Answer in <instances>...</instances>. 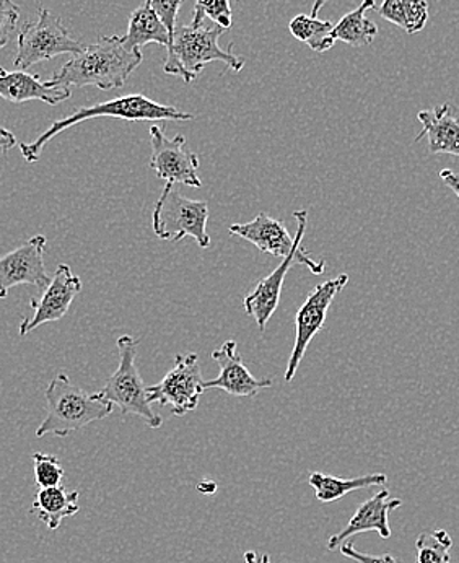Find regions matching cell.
<instances>
[{"label": "cell", "instance_id": "obj_5", "mask_svg": "<svg viewBox=\"0 0 459 563\" xmlns=\"http://www.w3.org/2000/svg\"><path fill=\"white\" fill-rule=\"evenodd\" d=\"M119 352L118 369L110 376L101 389V398L119 407L122 416H138L152 429H159L163 423L162 417L152 409L149 401L147 385L139 373L138 358L139 341L132 335L124 334L116 342Z\"/></svg>", "mask_w": 459, "mask_h": 563}, {"label": "cell", "instance_id": "obj_1", "mask_svg": "<svg viewBox=\"0 0 459 563\" xmlns=\"http://www.w3.org/2000/svg\"><path fill=\"white\" fill-rule=\"evenodd\" d=\"M142 64L141 51H128L121 36H103L84 47L69 63L64 64L50 87H97L113 90L124 87L131 74Z\"/></svg>", "mask_w": 459, "mask_h": 563}, {"label": "cell", "instance_id": "obj_34", "mask_svg": "<svg viewBox=\"0 0 459 563\" xmlns=\"http://www.w3.org/2000/svg\"><path fill=\"white\" fill-rule=\"evenodd\" d=\"M326 2H328V0H315V3H313L312 16H315L316 19V16H318L319 10L325 7Z\"/></svg>", "mask_w": 459, "mask_h": 563}, {"label": "cell", "instance_id": "obj_25", "mask_svg": "<svg viewBox=\"0 0 459 563\" xmlns=\"http://www.w3.org/2000/svg\"><path fill=\"white\" fill-rule=\"evenodd\" d=\"M453 539L445 529L422 532L416 541L417 563H451Z\"/></svg>", "mask_w": 459, "mask_h": 563}, {"label": "cell", "instance_id": "obj_3", "mask_svg": "<svg viewBox=\"0 0 459 563\" xmlns=\"http://www.w3.org/2000/svg\"><path fill=\"white\" fill-rule=\"evenodd\" d=\"M46 419L36 430V439L56 435L59 439L84 429L98 420L107 419L113 410V404L101 398L100 393L88 395L73 385L66 373H59L47 386Z\"/></svg>", "mask_w": 459, "mask_h": 563}, {"label": "cell", "instance_id": "obj_6", "mask_svg": "<svg viewBox=\"0 0 459 563\" xmlns=\"http://www.w3.org/2000/svg\"><path fill=\"white\" fill-rule=\"evenodd\" d=\"M209 203L179 195L173 183H166L152 213L153 233L163 242L179 243L186 236L196 240L203 250L210 246L207 233Z\"/></svg>", "mask_w": 459, "mask_h": 563}, {"label": "cell", "instance_id": "obj_16", "mask_svg": "<svg viewBox=\"0 0 459 563\" xmlns=\"http://www.w3.org/2000/svg\"><path fill=\"white\" fill-rule=\"evenodd\" d=\"M400 507H403V500L401 498H390V492L383 488L357 508L356 514L352 515L349 523L341 532L329 538L328 551L341 548L347 539L356 534H362V532L375 531L383 539H390V514Z\"/></svg>", "mask_w": 459, "mask_h": 563}, {"label": "cell", "instance_id": "obj_11", "mask_svg": "<svg viewBox=\"0 0 459 563\" xmlns=\"http://www.w3.org/2000/svg\"><path fill=\"white\" fill-rule=\"evenodd\" d=\"M152 157L149 166L156 173L160 179L166 183H179V185L200 188L199 169L200 161L193 152L185 151V135L166 137V132L160 125H151Z\"/></svg>", "mask_w": 459, "mask_h": 563}, {"label": "cell", "instance_id": "obj_10", "mask_svg": "<svg viewBox=\"0 0 459 563\" xmlns=\"http://www.w3.org/2000/svg\"><path fill=\"white\" fill-rule=\"evenodd\" d=\"M294 263L302 264L315 276L325 274V261L312 260L309 253L300 247V250L294 251L291 256L282 260V263L267 277L258 282L256 287L244 297L243 305L244 311L256 321L261 332L266 331L269 320L281 303L282 287H284L285 277H287Z\"/></svg>", "mask_w": 459, "mask_h": 563}, {"label": "cell", "instance_id": "obj_30", "mask_svg": "<svg viewBox=\"0 0 459 563\" xmlns=\"http://www.w3.org/2000/svg\"><path fill=\"white\" fill-rule=\"evenodd\" d=\"M341 554L345 555V558L350 559V561L359 563H400L390 554L380 555V558L363 554V552L357 551L350 542H345V544L341 545Z\"/></svg>", "mask_w": 459, "mask_h": 563}, {"label": "cell", "instance_id": "obj_7", "mask_svg": "<svg viewBox=\"0 0 459 563\" xmlns=\"http://www.w3.org/2000/svg\"><path fill=\"white\" fill-rule=\"evenodd\" d=\"M81 51L84 46L80 41L70 36L66 26L63 25V20L41 7L39 20L35 23H26L20 30L19 51L13 64L17 70H25L61 54L76 56Z\"/></svg>", "mask_w": 459, "mask_h": 563}, {"label": "cell", "instance_id": "obj_2", "mask_svg": "<svg viewBox=\"0 0 459 563\" xmlns=\"http://www.w3.org/2000/svg\"><path fill=\"white\" fill-rule=\"evenodd\" d=\"M95 118H114V120H124L131 122L138 121H192L193 114L183 113L170 104H160L151 98L141 93L125 95V97L114 98L105 103L94 104V107L78 108L73 114L63 120L53 122L50 129L36 139L32 144L20 142L19 147L23 158L32 165L40 161L41 152L46 147L47 142L53 141L57 134L74 128L80 122L95 120Z\"/></svg>", "mask_w": 459, "mask_h": 563}, {"label": "cell", "instance_id": "obj_14", "mask_svg": "<svg viewBox=\"0 0 459 563\" xmlns=\"http://www.w3.org/2000/svg\"><path fill=\"white\" fill-rule=\"evenodd\" d=\"M81 279L76 276L67 264H59L56 274L51 277L50 285L41 291L40 300H32L35 314L23 318L20 322V335L30 334L40 325L59 321L66 317L70 305L81 291Z\"/></svg>", "mask_w": 459, "mask_h": 563}, {"label": "cell", "instance_id": "obj_20", "mask_svg": "<svg viewBox=\"0 0 459 563\" xmlns=\"http://www.w3.org/2000/svg\"><path fill=\"white\" fill-rule=\"evenodd\" d=\"M121 41L128 51H141V47L149 43H156L168 49L172 35L149 2H145L129 16L128 33L121 36Z\"/></svg>", "mask_w": 459, "mask_h": 563}, {"label": "cell", "instance_id": "obj_18", "mask_svg": "<svg viewBox=\"0 0 459 563\" xmlns=\"http://www.w3.org/2000/svg\"><path fill=\"white\" fill-rule=\"evenodd\" d=\"M70 88L50 87L46 81H41L39 76H30L23 70H9L0 67V97L12 103H23V101L40 100L44 103L56 104L69 100Z\"/></svg>", "mask_w": 459, "mask_h": 563}, {"label": "cell", "instance_id": "obj_4", "mask_svg": "<svg viewBox=\"0 0 459 563\" xmlns=\"http://www.w3.org/2000/svg\"><path fill=\"white\" fill-rule=\"evenodd\" d=\"M223 33L226 29L219 25L210 29L204 25L176 26L163 70L170 76L182 77L186 84L196 80L204 66L209 63H223L229 69L240 73L244 67V59L220 47L219 40Z\"/></svg>", "mask_w": 459, "mask_h": 563}, {"label": "cell", "instance_id": "obj_21", "mask_svg": "<svg viewBox=\"0 0 459 563\" xmlns=\"http://www.w3.org/2000/svg\"><path fill=\"white\" fill-rule=\"evenodd\" d=\"M308 484L315 488L316 498L321 504H332L341 500L350 492L362 490V488L382 487L387 484L386 474H367V476L342 479V477L328 476L323 473H312L308 476Z\"/></svg>", "mask_w": 459, "mask_h": 563}, {"label": "cell", "instance_id": "obj_26", "mask_svg": "<svg viewBox=\"0 0 459 563\" xmlns=\"http://www.w3.org/2000/svg\"><path fill=\"white\" fill-rule=\"evenodd\" d=\"M204 19L212 20L216 25L229 30L233 25L230 0H196L193 10V26H203Z\"/></svg>", "mask_w": 459, "mask_h": 563}, {"label": "cell", "instance_id": "obj_8", "mask_svg": "<svg viewBox=\"0 0 459 563\" xmlns=\"http://www.w3.org/2000/svg\"><path fill=\"white\" fill-rule=\"evenodd\" d=\"M347 284H349V276L339 274L336 279L316 285L315 290L306 297L305 303L295 314V344L291 358H288L287 369H285V382L291 383L295 378V373L304 361L308 345L312 344L313 338L318 334L319 329L325 325L332 301L341 294Z\"/></svg>", "mask_w": 459, "mask_h": 563}, {"label": "cell", "instance_id": "obj_28", "mask_svg": "<svg viewBox=\"0 0 459 563\" xmlns=\"http://www.w3.org/2000/svg\"><path fill=\"white\" fill-rule=\"evenodd\" d=\"M19 19L20 7L12 0H0V49L9 43Z\"/></svg>", "mask_w": 459, "mask_h": 563}, {"label": "cell", "instance_id": "obj_12", "mask_svg": "<svg viewBox=\"0 0 459 563\" xmlns=\"http://www.w3.org/2000/svg\"><path fill=\"white\" fill-rule=\"evenodd\" d=\"M294 217L298 223L295 239H292L284 223L272 219L264 212L258 213L251 222L234 223L229 230L231 235L240 236V239L254 244L261 253L285 260L294 251L300 250L302 240H304L306 227H308V210H295Z\"/></svg>", "mask_w": 459, "mask_h": 563}, {"label": "cell", "instance_id": "obj_22", "mask_svg": "<svg viewBox=\"0 0 459 563\" xmlns=\"http://www.w3.org/2000/svg\"><path fill=\"white\" fill-rule=\"evenodd\" d=\"M375 0H363L356 10L347 13L332 29V38L342 41L353 47H365L379 35V26L367 19V12L375 9Z\"/></svg>", "mask_w": 459, "mask_h": 563}, {"label": "cell", "instance_id": "obj_23", "mask_svg": "<svg viewBox=\"0 0 459 563\" xmlns=\"http://www.w3.org/2000/svg\"><path fill=\"white\" fill-rule=\"evenodd\" d=\"M380 15L409 35L422 32L428 22L427 0H383Z\"/></svg>", "mask_w": 459, "mask_h": 563}, {"label": "cell", "instance_id": "obj_29", "mask_svg": "<svg viewBox=\"0 0 459 563\" xmlns=\"http://www.w3.org/2000/svg\"><path fill=\"white\" fill-rule=\"evenodd\" d=\"M147 2L152 7L153 12L162 20L163 25L166 26L173 38V33H175L176 29V16H178L183 0H147Z\"/></svg>", "mask_w": 459, "mask_h": 563}, {"label": "cell", "instance_id": "obj_24", "mask_svg": "<svg viewBox=\"0 0 459 563\" xmlns=\"http://www.w3.org/2000/svg\"><path fill=\"white\" fill-rule=\"evenodd\" d=\"M332 29L335 25L329 20H319L312 15H297L291 22L292 35L308 44L309 49L315 53H326L335 47Z\"/></svg>", "mask_w": 459, "mask_h": 563}, {"label": "cell", "instance_id": "obj_27", "mask_svg": "<svg viewBox=\"0 0 459 563\" xmlns=\"http://www.w3.org/2000/svg\"><path fill=\"white\" fill-rule=\"evenodd\" d=\"M33 466H35V481L40 488L57 487L63 483L64 470L61 461L54 454L33 453Z\"/></svg>", "mask_w": 459, "mask_h": 563}, {"label": "cell", "instance_id": "obj_9", "mask_svg": "<svg viewBox=\"0 0 459 563\" xmlns=\"http://www.w3.org/2000/svg\"><path fill=\"white\" fill-rule=\"evenodd\" d=\"M203 393L204 379L197 354L176 355L175 365L165 378L147 386L149 401L168 406L178 417L196 410Z\"/></svg>", "mask_w": 459, "mask_h": 563}, {"label": "cell", "instance_id": "obj_36", "mask_svg": "<svg viewBox=\"0 0 459 563\" xmlns=\"http://www.w3.org/2000/svg\"><path fill=\"white\" fill-rule=\"evenodd\" d=\"M260 563H271V558L269 555H261Z\"/></svg>", "mask_w": 459, "mask_h": 563}, {"label": "cell", "instance_id": "obj_15", "mask_svg": "<svg viewBox=\"0 0 459 563\" xmlns=\"http://www.w3.org/2000/svg\"><path fill=\"white\" fill-rule=\"evenodd\" d=\"M234 341H227L219 351L212 352V358L220 366V375L217 378L204 382L206 389H222L234 398H256L261 389L271 388L272 379H258L238 352Z\"/></svg>", "mask_w": 459, "mask_h": 563}, {"label": "cell", "instance_id": "obj_13", "mask_svg": "<svg viewBox=\"0 0 459 563\" xmlns=\"http://www.w3.org/2000/svg\"><path fill=\"white\" fill-rule=\"evenodd\" d=\"M46 236L35 235L22 246L0 256V300L7 298L17 285H35L40 291L50 285L51 277L44 267Z\"/></svg>", "mask_w": 459, "mask_h": 563}, {"label": "cell", "instance_id": "obj_31", "mask_svg": "<svg viewBox=\"0 0 459 563\" xmlns=\"http://www.w3.org/2000/svg\"><path fill=\"white\" fill-rule=\"evenodd\" d=\"M440 179L458 196L459 199V175L451 169H441Z\"/></svg>", "mask_w": 459, "mask_h": 563}, {"label": "cell", "instance_id": "obj_35", "mask_svg": "<svg viewBox=\"0 0 459 563\" xmlns=\"http://www.w3.org/2000/svg\"><path fill=\"white\" fill-rule=\"evenodd\" d=\"M256 552L248 551L247 554H244V562L247 563H260V558H258Z\"/></svg>", "mask_w": 459, "mask_h": 563}, {"label": "cell", "instance_id": "obj_17", "mask_svg": "<svg viewBox=\"0 0 459 563\" xmlns=\"http://www.w3.org/2000/svg\"><path fill=\"white\" fill-rule=\"evenodd\" d=\"M422 131L416 142L427 137L430 154L459 157V113L450 103L438 104L434 110L419 111Z\"/></svg>", "mask_w": 459, "mask_h": 563}, {"label": "cell", "instance_id": "obj_19", "mask_svg": "<svg viewBox=\"0 0 459 563\" xmlns=\"http://www.w3.org/2000/svg\"><path fill=\"white\" fill-rule=\"evenodd\" d=\"M78 498L80 492H69L63 484L57 487L40 488L30 511L39 515V520L43 521L50 531H56L66 518L74 517L80 510Z\"/></svg>", "mask_w": 459, "mask_h": 563}, {"label": "cell", "instance_id": "obj_33", "mask_svg": "<svg viewBox=\"0 0 459 563\" xmlns=\"http://www.w3.org/2000/svg\"><path fill=\"white\" fill-rule=\"evenodd\" d=\"M197 488H199V492H203V494H212V492L217 490V484L203 483L197 485Z\"/></svg>", "mask_w": 459, "mask_h": 563}, {"label": "cell", "instance_id": "obj_32", "mask_svg": "<svg viewBox=\"0 0 459 563\" xmlns=\"http://www.w3.org/2000/svg\"><path fill=\"white\" fill-rule=\"evenodd\" d=\"M17 139L9 129L0 128V151L9 152L10 148L15 147Z\"/></svg>", "mask_w": 459, "mask_h": 563}]
</instances>
